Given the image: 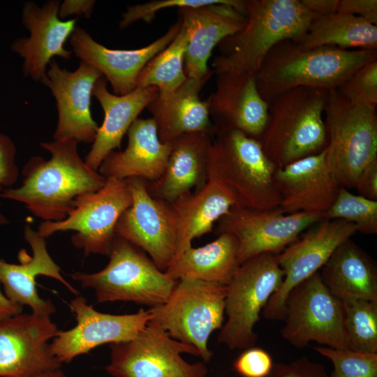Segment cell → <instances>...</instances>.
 <instances>
[{
  "label": "cell",
  "instance_id": "6da1fadb",
  "mask_svg": "<svg viewBox=\"0 0 377 377\" xmlns=\"http://www.w3.org/2000/svg\"><path fill=\"white\" fill-rule=\"evenodd\" d=\"M77 145L73 139L41 142L50 158H29L22 171V184L5 189L0 198L22 203L43 221L66 219L79 196L99 190L107 180L81 158Z\"/></svg>",
  "mask_w": 377,
  "mask_h": 377
},
{
  "label": "cell",
  "instance_id": "7a4b0ae2",
  "mask_svg": "<svg viewBox=\"0 0 377 377\" xmlns=\"http://www.w3.org/2000/svg\"><path fill=\"white\" fill-rule=\"evenodd\" d=\"M375 59L377 50L307 47L288 39L272 49L255 78L260 94L269 103L296 87L337 90L358 68Z\"/></svg>",
  "mask_w": 377,
  "mask_h": 377
},
{
  "label": "cell",
  "instance_id": "3957f363",
  "mask_svg": "<svg viewBox=\"0 0 377 377\" xmlns=\"http://www.w3.org/2000/svg\"><path fill=\"white\" fill-rule=\"evenodd\" d=\"M246 10L244 28L218 45L212 64L216 75L255 76L275 45L304 35L318 17L301 0H246Z\"/></svg>",
  "mask_w": 377,
  "mask_h": 377
},
{
  "label": "cell",
  "instance_id": "277c9868",
  "mask_svg": "<svg viewBox=\"0 0 377 377\" xmlns=\"http://www.w3.org/2000/svg\"><path fill=\"white\" fill-rule=\"evenodd\" d=\"M329 91L296 87L276 95L269 102L267 124L259 140L277 168L326 147L324 114Z\"/></svg>",
  "mask_w": 377,
  "mask_h": 377
},
{
  "label": "cell",
  "instance_id": "5b68a950",
  "mask_svg": "<svg viewBox=\"0 0 377 377\" xmlns=\"http://www.w3.org/2000/svg\"><path fill=\"white\" fill-rule=\"evenodd\" d=\"M277 168L259 140L235 129H215L209 154V175L233 195L236 206L256 209L280 207L274 175Z\"/></svg>",
  "mask_w": 377,
  "mask_h": 377
},
{
  "label": "cell",
  "instance_id": "8992f818",
  "mask_svg": "<svg viewBox=\"0 0 377 377\" xmlns=\"http://www.w3.org/2000/svg\"><path fill=\"white\" fill-rule=\"evenodd\" d=\"M108 257V263L98 272L70 274L82 287L92 288L99 303L123 301L154 307L168 300L177 281L121 237L116 236Z\"/></svg>",
  "mask_w": 377,
  "mask_h": 377
},
{
  "label": "cell",
  "instance_id": "52a82bcc",
  "mask_svg": "<svg viewBox=\"0 0 377 377\" xmlns=\"http://www.w3.org/2000/svg\"><path fill=\"white\" fill-rule=\"evenodd\" d=\"M227 286L195 279L177 280L168 300L149 309L147 325L194 346L205 363L212 352L210 335L223 325Z\"/></svg>",
  "mask_w": 377,
  "mask_h": 377
},
{
  "label": "cell",
  "instance_id": "ba28073f",
  "mask_svg": "<svg viewBox=\"0 0 377 377\" xmlns=\"http://www.w3.org/2000/svg\"><path fill=\"white\" fill-rule=\"evenodd\" d=\"M324 119L327 164L341 186L354 188L363 170L377 160L376 108L353 103L332 90Z\"/></svg>",
  "mask_w": 377,
  "mask_h": 377
},
{
  "label": "cell",
  "instance_id": "9c48e42d",
  "mask_svg": "<svg viewBox=\"0 0 377 377\" xmlns=\"http://www.w3.org/2000/svg\"><path fill=\"white\" fill-rule=\"evenodd\" d=\"M284 274L275 254L263 253L242 263L227 285V320L218 341L232 350L247 349L257 341L254 327Z\"/></svg>",
  "mask_w": 377,
  "mask_h": 377
},
{
  "label": "cell",
  "instance_id": "30bf717a",
  "mask_svg": "<svg viewBox=\"0 0 377 377\" xmlns=\"http://www.w3.org/2000/svg\"><path fill=\"white\" fill-rule=\"evenodd\" d=\"M283 338L302 348L311 342L349 348L343 302L324 283L319 272L295 286L286 301Z\"/></svg>",
  "mask_w": 377,
  "mask_h": 377
},
{
  "label": "cell",
  "instance_id": "8fae6325",
  "mask_svg": "<svg viewBox=\"0 0 377 377\" xmlns=\"http://www.w3.org/2000/svg\"><path fill=\"white\" fill-rule=\"evenodd\" d=\"M131 202L125 179H107L99 190L79 196L66 219L43 221L38 232L46 238L56 232L74 231L71 243L82 249L85 256H108L116 237V225Z\"/></svg>",
  "mask_w": 377,
  "mask_h": 377
},
{
  "label": "cell",
  "instance_id": "7c38bea8",
  "mask_svg": "<svg viewBox=\"0 0 377 377\" xmlns=\"http://www.w3.org/2000/svg\"><path fill=\"white\" fill-rule=\"evenodd\" d=\"M110 362L105 367L112 377H206L205 363H190L183 353L200 357L193 346L172 338L147 325L133 339L110 344Z\"/></svg>",
  "mask_w": 377,
  "mask_h": 377
},
{
  "label": "cell",
  "instance_id": "4fadbf2b",
  "mask_svg": "<svg viewBox=\"0 0 377 377\" xmlns=\"http://www.w3.org/2000/svg\"><path fill=\"white\" fill-rule=\"evenodd\" d=\"M131 205L120 216L115 235L145 252L165 272L174 258L177 244V219L170 202L153 196L147 181L125 179Z\"/></svg>",
  "mask_w": 377,
  "mask_h": 377
},
{
  "label": "cell",
  "instance_id": "5bb4252c",
  "mask_svg": "<svg viewBox=\"0 0 377 377\" xmlns=\"http://www.w3.org/2000/svg\"><path fill=\"white\" fill-rule=\"evenodd\" d=\"M323 219L324 215L318 213L286 214L280 207L256 209L235 206L218 221L216 232L235 238L241 265L258 255L279 253Z\"/></svg>",
  "mask_w": 377,
  "mask_h": 377
},
{
  "label": "cell",
  "instance_id": "9a60e30c",
  "mask_svg": "<svg viewBox=\"0 0 377 377\" xmlns=\"http://www.w3.org/2000/svg\"><path fill=\"white\" fill-rule=\"evenodd\" d=\"M305 231L275 255L284 277L263 310L266 319L283 320L286 301L290 290L318 272L337 247L356 233L357 229L355 225L343 220L323 219Z\"/></svg>",
  "mask_w": 377,
  "mask_h": 377
},
{
  "label": "cell",
  "instance_id": "2e32d148",
  "mask_svg": "<svg viewBox=\"0 0 377 377\" xmlns=\"http://www.w3.org/2000/svg\"><path fill=\"white\" fill-rule=\"evenodd\" d=\"M59 332L50 316L33 312L0 320V377H38L60 369L48 343Z\"/></svg>",
  "mask_w": 377,
  "mask_h": 377
},
{
  "label": "cell",
  "instance_id": "e0dca14e",
  "mask_svg": "<svg viewBox=\"0 0 377 377\" xmlns=\"http://www.w3.org/2000/svg\"><path fill=\"white\" fill-rule=\"evenodd\" d=\"M69 308L75 315L76 325L68 330H59L50 343L53 355L61 364L69 363L103 344L133 339L151 318L149 309L121 315L102 313L88 304L82 296L72 300Z\"/></svg>",
  "mask_w": 377,
  "mask_h": 377
},
{
  "label": "cell",
  "instance_id": "ac0fdd59",
  "mask_svg": "<svg viewBox=\"0 0 377 377\" xmlns=\"http://www.w3.org/2000/svg\"><path fill=\"white\" fill-rule=\"evenodd\" d=\"M179 17L188 34L184 71L188 78L202 80L214 73L208 60L214 48L225 38L241 31L246 22V1L178 8Z\"/></svg>",
  "mask_w": 377,
  "mask_h": 377
},
{
  "label": "cell",
  "instance_id": "d6986e66",
  "mask_svg": "<svg viewBox=\"0 0 377 377\" xmlns=\"http://www.w3.org/2000/svg\"><path fill=\"white\" fill-rule=\"evenodd\" d=\"M43 84L57 101L58 120L54 140L73 139L93 143L98 128L91 112V97L96 81L102 74L81 61L73 71L61 68L55 60L50 61Z\"/></svg>",
  "mask_w": 377,
  "mask_h": 377
},
{
  "label": "cell",
  "instance_id": "ffe728a7",
  "mask_svg": "<svg viewBox=\"0 0 377 377\" xmlns=\"http://www.w3.org/2000/svg\"><path fill=\"white\" fill-rule=\"evenodd\" d=\"M179 17L167 32L148 45L135 50H113L96 42L89 33L76 26L70 37L75 55L96 69L108 81L115 95L122 96L137 87L138 76L157 54L175 38L182 27Z\"/></svg>",
  "mask_w": 377,
  "mask_h": 377
},
{
  "label": "cell",
  "instance_id": "44dd1931",
  "mask_svg": "<svg viewBox=\"0 0 377 377\" xmlns=\"http://www.w3.org/2000/svg\"><path fill=\"white\" fill-rule=\"evenodd\" d=\"M286 214L318 213L325 216L341 188L326 160L325 148L284 167L274 175Z\"/></svg>",
  "mask_w": 377,
  "mask_h": 377
},
{
  "label": "cell",
  "instance_id": "7402d4cb",
  "mask_svg": "<svg viewBox=\"0 0 377 377\" xmlns=\"http://www.w3.org/2000/svg\"><path fill=\"white\" fill-rule=\"evenodd\" d=\"M59 6V1H49L43 7L29 1L23 8L22 22L30 36L16 40L13 49L24 59V75L36 82L45 80L46 67L53 57L68 59L72 54L64 44L76 27V20H61Z\"/></svg>",
  "mask_w": 377,
  "mask_h": 377
},
{
  "label": "cell",
  "instance_id": "603a6c76",
  "mask_svg": "<svg viewBox=\"0 0 377 377\" xmlns=\"http://www.w3.org/2000/svg\"><path fill=\"white\" fill-rule=\"evenodd\" d=\"M24 237L32 250V256L22 249L18 254L19 264L0 260V283L3 284L5 295L13 302L22 307L29 306L33 313L51 316L56 309L52 301L43 299L38 293V276L44 275L59 281L75 295L79 292L61 274L59 266L47 251L45 237L29 224L24 227Z\"/></svg>",
  "mask_w": 377,
  "mask_h": 377
},
{
  "label": "cell",
  "instance_id": "cb8c5ba5",
  "mask_svg": "<svg viewBox=\"0 0 377 377\" xmlns=\"http://www.w3.org/2000/svg\"><path fill=\"white\" fill-rule=\"evenodd\" d=\"M216 89L206 101L215 129H235L259 140L269 117V103L255 76L216 75Z\"/></svg>",
  "mask_w": 377,
  "mask_h": 377
},
{
  "label": "cell",
  "instance_id": "d4e9b609",
  "mask_svg": "<svg viewBox=\"0 0 377 377\" xmlns=\"http://www.w3.org/2000/svg\"><path fill=\"white\" fill-rule=\"evenodd\" d=\"M213 133L197 132L183 135L170 142L171 149L161 177L147 182L150 193L172 202L182 194L200 189L209 177V159Z\"/></svg>",
  "mask_w": 377,
  "mask_h": 377
},
{
  "label": "cell",
  "instance_id": "484cf974",
  "mask_svg": "<svg viewBox=\"0 0 377 377\" xmlns=\"http://www.w3.org/2000/svg\"><path fill=\"white\" fill-rule=\"evenodd\" d=\"M128 145L123 151L111 152L98 172L105 179L136 177L154 182L163 175L171 149L162 142L153 119H137L128 132Z\"/></svg>",
  "mask_w": 377,
  "mask_h": 377
},
{
  "label": "cell",
  "instance_id": "4316f807",
  "mask_svg": "<svg viewBox=\"0 0 377 377\" xmlns=\"http://www.w3.org/2000/svg\"><path fill=\"white\" fill-rule=\"evenodd\" d=\"M158 91L154 87H136L127 94L117 96L108 90L103 76L96 81L92 95L103 108L104 119L84 160L90 168L98 171L103 160L120 147L124 135Z\"/></svg>",
  "mask_w": 377,
  "mask_h": 377
},
{
  "label": "cell",
  "instance_id": "83f0119b",
  "mask_svg": "<svg viewBox=\"0 0 377 377\" xmlns=\"http://www.w3.org/2000/svg\"><path fill=\"white\" fill-rule=\"evenodd\" d=\"M210 77L188 78L171 91H158L147 108L154 121L160 140L170 143L188 133L209 132L214 135L207 103L200 94Z\"/></svg>",
  "mask_w": 377,
  "mask_h": 377
},
{
  "label": "cell",
  "instance_id": "f1b7e54d",
  "mask_svg": "<svg viewBox=\"0 0 377 377\" xmlns=\"http://www.w3.org/2000/svg\"><path fill=\"white\" fill-rule=\"evenodd\" d=\"M171 204L177 219V244L174 258L192 246L194 239L210 232L214 223L236 206L230 191L209 175L200 189L185 193Z\"/></svg>",
  "mask_w": 377,
  "mask_h": 377
},
{
  "label": "cell",
  "instance_id": "f546056e",
  "mask_svg": "<svg viewBox=\"0 0 377 377\" xmlns=\"http://www.w3.org/2000/svg\"><path fill=\"white\" fill-rule=\"evenodd\" d=\"M319 272L330 291L343 300L377 302V268L374 261L351 239L343 242Z\"/></svg>",
  "mask_w": 377,
  "mask_h": 377
},
{
  "label": "cell",
  "instance_id": "4dcf8cb0",
  "mask_svg": "<svg viewBox=\"0 0 377 377\" xmlns=\"http://www.w3.org/2000/svg\"><path fill=\"white\" fill-rule=\"evenodd\" d=\"M239 265L237 240L221 233L202 246L186 249L173 258L165 272L176 281L195 279L227 286Z\"/></svg>",
  "mask_w": 377,
  "mask_h": 377
},
{
  "label": "cell",
  "instance_id": "1f68e13d",
  "mask_svg": "<svg viewBox=\"0 0 377 377\" xmlns=\"http://www.w3.org/2000/svg\"><path fill=\"white\" fill-rule=\"evenodd\" d=\"M293 40L307 47L377 50V26L353 15L335 13L318 16L304 35Z\"/></svg>",
  "mask_w": 377,
  "mask_h": 377
},
{
  "label": "cell",
  "instance_id": "d6a6232c",
  "mask_svg": "<svg viewBox=\"0 0 377 377\" xmlns=\"http://www.w3.org/2000/svg\"><path fill=\"white\" fill-rule=\"evenodd\" d=\"M188 40L186 30L182 24L171 43L142 70L138 78L137 87H154L158 91H171L182 84L187 79L184 71V57Z\"/></svg>",
  "mask_w": 377,
  "mask_h": 377
},
{
  "label": "cell",
  "instance_id": "836d02e7",
  "mask_svg": "<svg viewBox=\"0 0 377 377\" xmlns=\"http://www.w3.org/2000/svg\"><path fill=\"white\" fill-rule=\"evenodd\" d=\"M342 302L349 348L377 353V302L362 299Z\"/></svg>",
  "mask_w": 377,
  "mask_h": 377
},
{
  "label": "cell",
  "instance_id": "e575fe53",
  "mask_svg": "<svg viewBox=\"0 0 377 377\" xmlns=\"http://www.w3.org/2000/svg\"><path fill=\"white\" fill-rule=\"evenodd\" d=\"M324 219L343 220L355 226L357 232L377 233V200L355 195L341 186L337 196Z\"/></svg>",
  "mask_w": 377,
  "mask_h": 377
},
{
  "label": "cell",
  "instance_id": "d590c367",
  "mask_svg": "<svg viewBox=\"0 0 377 377\" xmlns=\"http://www.w3.org/2000/svg\"><path fill=\"white\" fill-rule=\"evenodd\" d=\"M312 348L332 362L330 377H377V353L320 346Z\"/></svg>",
  "mask_w": 377,
  "mask_h": 377
},
{
  "label": "cell",
  "instance_id": "8d00e7d4",
  "mask_svg": "<svg viewBox=\"0 0 377 377\" xmlns=\"http://www.w3.org/2000/svg\"><path fill=\"white\" fill-rule=\"evenodd\" d=\"M348 101L376 108L377 105V59L354 72L337 89Z\"/></svg>",
  "mask_w": 377,
  "mask_h": 377
},
{
  "label": "cell",
  "instance_id": "74e56055",
  "mask_svg": "<svg viewBox=\"0 0 377 377\" xmlns=\"http://www.w3.org/2000/svg\"><path fill=\"white\" fill-rule=\"evenodd\" d=\"M226 0H156L144 3L130 6L122 14L119 27L125 29L138 21L150 24L158 11L168 8H183L199 6L212 3H223Z\"/></svg>",
  "mask_w": 377,
  "mask_h": 377
},
{
  "label": "cell",
  "instance_id": "f35d334b",
  "mask_svg": "<svg viewBox=\"0 0 377 377\" xmlns=\"http://www.w3.org/2000/svg\"><path fill=\"white\" fill-rule=\"evenodd\" d=\"M272 366L269 353L253 347L245 349L234 363L235 369L243 377H267Z\"/></svg>",
  "mask_w": 377,
  "mask_h": 377
},
{
  "label": "cell",
  "instance_id": "ab89813d",
  "mask_svg": "<svg viewBox=\"0 0 377 377\" xmlns=\"http://www.w3.org/2000/svg\"><path fill=\"white\" fill-rule=\"evenodd\" d=\"M267 377H330L325 367L307 357H301L288 364H273Z\"/></svg>",
  "mask_w": 377,
  "mask_h": 377
},
{
  "label": "cell",
  "instance_id": "60d3db41",
  "mask_svg": "<svg viewBox=\"0 0 377 377\" xmlns=\"http://www.w3.org/2000/svg\"><path fill=\"white\" fill-rule=\"evenodd\" d=\"M16 148L12 140L0 133V193L12 188L19 176L15 162Z\"/></svg>",
  "mask_w": 377,
  "mask_h": 377
},
{
  "label": "cell",
  "instance_id": "b9f144b4",
  "mask_svg": "<svg viewBox=\"0 0 377 377\" xmlns=\"http://www.w3.org/2000/svg\"><path fill=\"white\" fill-rule=\"evenodd\" d=\"M337 13L353 15L376 25V0H339Z\"/></svg>",
  "mask_w": 377,
  "mask_h": 377
},
{
  "label": "cell",
  "instance_id": "7bdbcfd3",
  "mask_svg": "<svg viewBox=\"0 0 377 377\" xmlns=\"http://www.w3.org/2000/svg\"><path fill=\"white\" fill-rule=\"evenodd\" d=\"M359 195L377 200V160L368 165L360 175L355 188Z\"/></svg>",
  "mask_w": 377,
  "mask_h": 377
},
{
  "label": "cell",
  "instance_id": "ee69618b",
  "mask_svg": "<svg viewBox=\"0 0 377 377\" xmlns=\"http://www.w3.org/2000/svg\"><path fill=\"white\" fill-rule=\"evenodd\" d=\"M94 4L95 1L91 0H66L59 6V17L64 18L76 14L89 17L92 13Z\"/></svg>",
  "mask_w": 377,
  "mask_h": 377
},
{
  "label": "cell",
  "instance_id": "f6af8a7d",
  "mask_svg": "<svg viewBox=\"0 0 377 377\" xmlns=\"http://www.w3.org/2000/svg\"><path fill=\"white\" fill-rule=\"evenodd\" d=\"M303 5L318 16L337 13L339 0H301Z\"/></svg>",
  "mask_w": 377,
  "mask_h": 377
},
{
  "label": "cell",
  "instance_id": "bcb514c9",
  "mask_svg": "<svg viewBox=\"0 0 377 377\" xmlns=\"http://www.w3.org/2000/svg\"><path fill=\"white\" fill-rule=\"evenodd\" d=\"M22 313V307L10 301L0 289V320Z\"/></svg>",
  "mask_w": 377,
  "mask_h": 377
},
{
  "label": "cell",
  "instance_id": "7dc6e473",
  "mask_svg": "<svg viewBox=\"0 0 377 377\" xmlns=\"http://www.w3.org/2000/svg\"><path fill=\"white\" fill-rule=\"evenodd\" d=\"M38 377H66V374L62 371V370L57 369L56 371H50L46 374H44Z\"/></svg>",
  "mask_w": 377,
  "mask_h": 377
},
{
  "label": "cell",
  "instance_id": "c3c4849f",
  "mask_svg": "<svg viewBox=\"0 0 377 377\" xmlns=\"http://www.w3.org/2000/svg\"><path fill=\"white\" fill-rule=\"evenodd\" d=\"M1 203L0 202V227L8 225L10 223L8 219L1 212Z\"/></svg>",
  "mask_w": 377,
  "mask_h": 377
}]
</instances>
